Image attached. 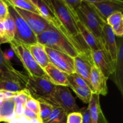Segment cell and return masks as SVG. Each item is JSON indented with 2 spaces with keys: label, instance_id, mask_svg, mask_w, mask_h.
<instances>
[{
  "label": "cell",
  "instance_id": "41",
  "mask_svg": "<svg viewBox=\"0 0 123 123\" xmlns=\"http://www.w3.org/2000/svg\"><path fill=\"white\" fill-rule=\"evenodd\" d=\"M30 123H43V121L41 120L40 117H37L36 118L30 120Z\"/></svg>",
  "mask_w": 123,
  "mask_h": 123
},
{
  "label": "cell",
  "instance_id": "39",
  "mask_svg": "<svg viewBox=\"0 0 123 123\" xmlns=\"http://www.w3.org/2000/svg\"><path fill=\"white\" fill-rule=\"evenodd\" d=\"M3 54L5 58L8 60H10V58H12L13 56V55H14V52H13V50L12 49H10L8 50H7L6 51H5L4 52H3Z\"/></svg>",
  "mask_w": 123,
  "mask_h": 123
},
{
  "label": "cell",
  "instance_id": "7",
  "mask_svg": "<svg viewBox=\"0 0 123 123\" xmlns=\"http://www.w3.org/2000/svg\"><path fill=\"white\" fill-rule=\"evenodd\" d=\"M25 88L31 97L41 102L52 96L55 91V85L46 78L28 76Z\"/></svg>",
  "mask_w": 123,
  "mask_h": 123
},
{
  "label": "cell",
  "instance_id": "22",
  "mask_svg": "<svg viewBox=\"0 0 123 123\" xmlns=\"http://www.w3.org/2000/svg\"><path fill=\"white\" fill-rule=\"evenodd\" d=\"M14 97L4 98L2 100L0 106V117L2 121L8 123L16 117Z\"/></svg>",
  "mask_w": 123,
  "mask_h": 123
},
{
  "label": "cell",
  "instance_id": "37",
  "mask_svg": "<svg viewBox=\"0 0 123 123\" xmlns=\"http://www.w3.org/2000/svg\"><path fill=\"white\" fill-rule=\"evenodd\" d=\"M23 115L29 120L36 118L37 117H40V115H37L36 113L34 112L33 111L30 110V109H28L26 108H25V111H24V114H23Z\"/></svg>",
  "mask_w": 123,
  "mask_h": 123
},
{
  "label": "cell",
  "instance_id": "9",
  "mask_svg": "<svg viewBox=\"0 0 123 123\" xmlns=\"http://www.w3.org/2000/svg\"><path fill=\"white\" fill-rule=\"evenodd\" d=\"M45 50L49 58V62L55 67L67 74L75 73L74 58L61 52L46 47Z\"/></svg>",
  "mask_w": 123,
  "mask_h": 123
},
{
  "label": "cell",
  "instance_id": "13",
  "mask_svg": "<svg viewBox=\"0 0 123 123\" xmlns=\"http://www.w3.org/2000/svg\"><path fill=\"white\" fill-rule=\"evenodd\" d=\"M31 1L39 11L40 15L55 29L57 30L62 25L50 0H31Z\"/></svg>",
  "mask_w": 123,
  "mask_h": 123
},
{
  "label": "cell",
  "instance_id": "2",
  "mask_svg": "<svg viewBox=\"0 0 123 123\" xmlns=\"http://www.w3.org/2000/svg\"><path fill=\"white\" fill-rule=\"evenodd\" d=\"M38 43L46 48L54 49L74 58L79 55L70 42L53 26L36 36Z\"/></svg>",
  "mask_w": 123,
  "mask_h": 123
},
{
  "label": "cell",
  "instance_id": "12",
  "mask_svg": "<svg viewBox=\"0 0 123 123\" xmlns=\"http://www.w3.org/2000/svg\"><path fill=\"white\" fill-rule=\"evenodd\" d=\"M93 5L101 16L106 21L109 16L123 11V1L119 0H88Z\"/></svg>",
  "mask_w": 123,
  "mask_h": 123
},
{
  "label": "cell",
  "instance_id": "17",
  "mask_svg": "<svg viewBox=\"0 0 123 123\" xmlns=\"http://www.w3.org/2000/svg\"><path fill=\"white\" fill-rule=\"evenodd\" d=\"M46 79L55 86H65L69 87V83L67 80V73L62 72L51 63H49L44 68Z\"/></svg>",
  "mask_w": 123,
  "mask_h": 123
},
{
  "label": "cell",
  "instance_id": "35",
  "mask_svg": "<svg viewBox=\"0 0 123 123\" xmlns=\"http://www.w3.org/2000/svg\"><path fill=\"white\" fill-rule=\"evenodd\" d=\"M8 7L5 1L0 0V22L3 23L8 16Z\"/></svg>",
  "mask_w": 123,
  "mask_h": 123
},
{
  "label": "cell",
  "instance_id": "36",
  "mask_svg": "<svg viewBox=\"0 0 123 123\" xmlns=\"http://www.w3.org/2000/svg\"><path fill=\"white\" fill-rule=\"evenodd\" d=\"M80 112L82 115V123H91L88 107L80 109Z\"/></svg>",
  "mask_w": 123,
  "mask_h": 123
},
{
  "label": "cell",
  "instance_id": "10",
  "mask_svg": "<svg viewBox=\"0 0 123 123\" xmlns=\"http://www.w3.org/2000/svg\"><path fill=\"white\" fill-rule=\"evenodd\" d=\"M16 10L22 17L36 36L50 28L51 25L39 14L15 7Z\"/></svg>",
  "mask_w": 123,
  "mask_h": 123
},
{
  "label": "cell",
  "instance_id": "30",
  "mask_svg": "<svg viewBox=\"0 0 123 123\" xmlns=\"http://www.w3.org/2000/svg\"><path fill=\"white\" fill-rule=\"evenodd\" d=\"M3 24L5 29V37L9 43L14 38L16 31L14 21L10 14L6 20L3 22Z\"/></svg>",
  "mask_w": 123,
  "mask_h": 123
},
{
  "label": "cell",
  "instance_id": "26",
  "mask_svg": "<svg viewBox=\"0 0 123 123\" xmlns=\"http://www.w3.org/2000/svg\"><path fill=\"white\" fill-rule=\"evenodd\" d=\"M30 94L26 88L24 89L20 93L14 97L15 100L16 116H22L25 109V103L28 96Z\"/></svg>",
  "mask_w": 123,
  "mask_h": 123
},
{
  "label": "cell",
  "instance_id": "32",
  "mask_svg": "<svg viewBox=\"0 0 123 123\" xmlns=\"http://www.w3.org/2000/svg\"><path fill=\"white\" fill-rule=\"evenodd\" d=\"M40 106V117L42 120L43 123L49 117L52 110L53 106L48 103L43 102H39Z\"/></svg>",
  "mask_w": 123,
  "mask_h": 123
},
{
  "label": "cell",
  "instance_id": "6",
  "mask_svg": "<svg viewBox=\"0 0 123 123\" xmlns=\"http://www.w3.org/2000/svg\"><path fill=\"white\" fill-rule=\"evenodd\" d=\"M5 2L8 7L10 15L13 19L15 25L16 31L14 39L25 45H31L37 43L36 36L22 17L16 10L14 6L8 2V0H6Z\"/></svg>",
  "mask_w": 123,
  "mask_h": 123
},
{
  "label": "cell",
  "instance_id": "1",
  "mask_svg": "<svg viewBox=\"0 0 123 123\" xmlns=\"http://www.w3.org/2000/svg\"><path fill=\"white\" fill-rule=\"evenodd\" d=\"M55 13L67 33V40L74 47L79 55L87 60L92 66L91 50L82 37L76 20L64 3L63 0H50Z\"/></svg>",
  "mask_w": 123,
  "mask_h": 123
},
{
  "label": "cell",
  "instance_id": "34",
  "mask_svg": "<svg viewBox=\"0 0 123 123\" xmlns=\"http://www.w3.org/2000/svg\"><path fill=\"white\" fill-rule=\"evenodd\" d=\"M66 123H82V115L80 112L70 113L67 115Z\"/></svg>",
  "mask_w": 123,
  "mask_h": 123
},
{
  "label": "cell",
  "instance_id": "15",
  "mask_svg": "<svg viewBox=\"0 0 123 123\" xmlns=\"http://www.w3.org/2000/svg\"><path fill=\"white\" fill-rule=\"evenodd\" d=\"M108 78L105 76L101 71L94 65L91 67L90 73V83L93 94L106 96L108 89L107 80Z\"/></svg>",
  "mask_w": 123,
  "mask_h": 123
},
{
  "label": "cell",
  "instance_id": "19",
  "mask_svg": "<svg viewBox=\"0 0 123 123\" xmlns=\"http://www.w3.org/2000/svg\"><path fill=\"white\" fill-rule=\"evenodd\" d=\"M77 25L82 37L85 40L91 51L102 50V45L100 39L97 38L93 34L89 31L79 20H76Z\"/></svg>",
  "mask_w": 123,
  "mask_h": 123
},
{
  "label": "cell",
  "instance_id": "14",
  "mask_svg": "<svg viewBox=\"0 0 123 123\" xmlns=\"http://www.w3.org/2000/svg\"><path fill=\"white\" fill-rule=\"evenodd\" d=\"M117 45V56L114 72L111 76L112 80L115 82L120 90L121 94H123V37H118L116 40Z\"/></svg>",
  "mask_w": 123,
  "mask_h": 123
},
{
  "label": "cell",
  "instance_id": "4",
  "mask_svg": "<svg viewBox=\"0 0 123 123\" xmlns=\"http://www.w3.org/2000/svg\"><path fill=\"white\" fill-rule=\"evenodd\" d=\"M8 43L10 44L11 49L13 50L14 55L22 62L29 76L46 78L44 70L40 67L33 58L27 45L20 43L15 39L12 40Z\"/></svg>",
  "mask_w": 123,
  "mask_h": 123
},
{
  "label": "cell",
  "instance_id": "24",
  "mask_svg": "<svg viewBox=\"0 0 123 123\" xmlns=\"http://www.w3.org/2000/svg\"><path fill=\"white\" fill-rule=\"evenodd\" d=\"M67 115L61 107L53 106L49 117L43 123H66Z\"/></svg>",
  "mask_w": 123,
  "mask_h": 123
},
{
  "label": "cell",
  "instance_id": "16",
  "mask_svg": "<svg viewBox=\"0 0 123 123\" xmlns=\"http://www.w3.org/2000/svg\"><path fill=\"white\" fill-rule=\"evenodd\" d=\"M91 58L96 66L103 75L109 79L114 72V68L103 50L91 51Z\"/></svg>",
  "mask_w": 123,
  "mask_h": 123
},
{
  "label": "cell",
  "instance_id": "11",
  "mask_svg": "<svg viewBox=\"0 0 123 123\" xmlns=\"http://www.w3.org/2000/svg\"><path fill=\"white\" fill-rule=\"evenodd\" d=\"M8 79L18 80L26 85L28 77L13 67L10 60L5 58L0 48V81Z\"/></svg>",
  "mask_w": 123,
  "mask_h": 123
},
{
  "label": "cell",
  "instance_id": "42",
  "mask_svg": "<svg viewBox=\"0 0 123 123\" xmlns=\"http://www.w3.org/2000/svg\"><path fill=\"white\" fill-rule=\"evenodd\" d=\"M0 41H2V42H4V43H8V41L7 40L6 38L2 37L1 34H0Z\"/></svg>",
  "mask_w": 123,
  "mask_h": 123
},
{
  "label": "cell",
  "instance_id": "23",
  "mask_svg": "<svg viewBox=\"0 0 123 123\" xmlns=\"http://www.w3.org/2000/svg\"><path fill=\"white\" fill-rule=\"evenodd\" d=\"M106 24L111 26L114 34L118 37H123V14L122 12H115L106 19Z\"/></svg>",
  "mask_w": 123,
  "mask_h": 123
},
{
  "label": "cell",
  "instance_id": "29",
  "mask_svg": "<svg viewBox=\"0 0 123 123\" xmlns=\"http://www.w3.org/2000/svg\"><path fill=\"white\" fill-rule=\"evenodd\" d=\"M67 78L68 83H69V86L70 85H75V86H79V87L83 88L90 89L92 91L91 86L86 82V80H84L81 76H80L76 73L68 74Z\"/></svg>",
  "mask_w": 123,
  "mask_h": 123
},
{
  "label": "cell",
  "instance_id": "43",
  "mask_svg": "<svg viewBox=\"0 0 123 123\" xmlns=\"http://www.w3.org/2000/svg\"><path fill=\"white\" fill-rule=\"evenodd\" d=\"M0 122H2V121H1V117H0Z\"/></svg>",
  "mask_w": 123,
  "mask_h": 123
},
{
  "label": "cell",
  "instance_id": "25",
  "mask_svg": "<svg viewBox=\"0 0 123 123\" xmlns=\"http://www.w3.org/2000/svg\"><path fill=\"white\" fill-rule=\"evenodd\" d=\"M25 88V85L16 80L8 79L0 81V90L12 92H20Z\"/></svg>",
  "mask_w": 123,
  "mask_h": 123
},
{
  "label": "cell",
  "instance_id": "27",
  "mask_svg": "<svg viewBox=\"0 0 123 123\" xmlns=\"http://www.w3.org/2000/svg\"><path fill=\"white\" fill-rule=\"evenodd\" d=\"M8 1L14 7L40 15L39 11L31 0H8Z\"/></svg>",
  "mask_w": 123,
  "mask_h": 123
},
{
  "label": "cell",
  "instance_id": "33",
  "mask_svg": "<svg viewBox=\"0 0 123 123\" xmlns=\"http://www.w3.org/2000/svg\"><path fill=\"white\" fill-rule=\"evenodd\" d=\"M25 108H28L30 110L32 111L37 115H40V106L39 102L35 99L34 98L31 97L30 94L26 98V103H25Z\"/></svg>",
  "mask_w": 123,
  "mask_h": 123
},
{
  "label": "cell",
  "instance_id": "44",
  "mask_svg": "<svg viewBox=\"0 0 123 123\" xmlns=\"http://www.w3.org/2000/svg\"><path fill=\"white\" fill-rule=\"evenodd\" d=\"M1 92V90H0V92Z\"/></svg>",
  "mask_w": 123,
  "mask_h": 123
},
{
  "label": "cell",
  "instance_id": "3",
  "mask_svg": "<svg viewBox=\"0 0 123 123\" xmlns=\"http://www.w3.org/2000/svg\"><path fill=\"white\" fill-rule=\"evenodd\" d=\"M76 13L79 21L97 38L100 39L101 33L106 21L101 16L93 5L88 0H82Z\"/></svg>",
  "mask_w": 123,
  "mask_h": 123
},
{
  "label": "cell",
  "instance_id": "40",
  "mask_svg": "<svg viewBox=\"0 0 123 123\" xmlns=\"http://www.w3.org/2000/svg\"><path fill=\"white\" fill-rule=\"evenodd\" d=\"M0 34H1L3 37L6 38V37H5L4 26L3 23L1 22H0ZM6 39H7V38H6Z\"/></svg>",
  "mask_w": 123,
  "mask_h": 123
},
{
  "label": "cell",
  "instance_id": "18",
  "mask_svg": "<svg viewBox=\"0 0 123 123\" xmlns=\"http://www.w3.org/2000/svg\"><path fill=\"white\" fill-rule=\"evenodd\" d=\"M88 104L91 123H109L101 108L99 95L92 94Z\"/></svg>",
  "mask_w": 123,
  "mask_h": 123
},
{
  "label": "cell",
  "instance_id": "8",
  "mask_svg": "<svg viewBox=\"0 0 123 123\" xmlns=\"http://www.w3.org/2000/svg\"><path fill=\"white\" fill-rule=\"evenodd\" d=\"M100 40L102 45V50L114 68H115L117 56L116 36L114 34L111 26L107 24L105 25L102 30L100 35Z\"/></svg>",
  "mask_w": 123,
  "mask_h": 123
},
{
  "label": "cell",
  "instance_id": "28",
  "mask_svg": "<svg viewBox=\"0 0 123 123\" xmlns=\"http://www.w3.org/2000/svg\"><path fill=\"white\" fill-rule=\"evenodd\" d=\"M69 87H70V88L74 91V93L78 96V98H80L84 103H90L91 96L93 94L92 91L90 89L83 88L73 85H70Z\"/></svg>",
  "mask_w": 123,
  "mask_h": 123
},
{
  "label": "cell",
  "instance_id": "38",
  "mask_svg": "<svg viewBox=\"0 0 123 123\" xmlns=\"http://www.w3.org/2000/svg\"><path fill=\"white\" fill-rule=\"evenodd\" d=\"M8 123H30V120H28L26 117L22 116H16L12 120L8 122Z\"/></svg>",
  "mask_w": 123,
  "mask_h": 123
},
{
  "label": "cell",
  "instance_id": "21",
  "mask_svg": "<svg viewBox=\"0 0 123 123\" xmlns=\"http://www.w3.org/2000/svg\"><path fill=\"white\" fill-rule=\"evenodd\" d=\"M74 66L75 73L86 80V82L91 86L90 83V73L92 65L84 58L78 55L74 58Z\"/></svg>",
  "mask_w": 123,
  "mask_h": 123
},
{
  "label": "cell",
  "instance_id": "31",
  "mask_svg": "<svg viewBox=\"0 0 123 123\" xmlns=\"http://www.w3.org/2000/svg\"><path fill=\"white\" fill-rule=\"evenodd\" d=\"M63 1L67 8H68L69 12L72 14V15L76 21L79 20L76 12L78 8L80 6L82 0H74V1H72V0H63Z\"/></svg>",
  "mask_w": 123,
  "mask_h": 123
},
{
  "label": "cell",
  "instance_id": "20",
  "mask_svg": "<svg viewBox=\"0 0 123 123\" xmlns=\"http://www.w3.org/2000/svg\"><path fill=\"white\" fill-rule=\"evenodd\" d=\"M33 58L40 67L44 69L49 63V60L45 50V47L37 42L31 45H27Z\"/></svg>",
  "mask_w": 123,
  "mask_h": 123
},
{
  "label": "cell",
  "instance_id": "5",
  "mask_svg": "<svg viewBox=\"0 0 123 123\" xmlns=\"http://www.w3.org/2000/svg\"><path fill=\"white\" fill-rule=\"evenodd\" d=\"M41 102L48 103L53 106L61 107L67 114L80 112V110L76 104L75 98L72 96L67 86H55V91L52 96Z\"/></svg>",
  "mask_w": 123,
  "mask_h": 123
}]
</instances>
